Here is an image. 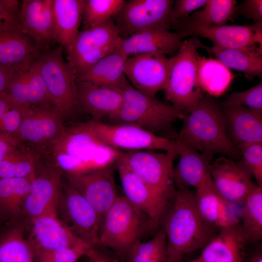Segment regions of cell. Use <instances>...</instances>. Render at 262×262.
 Returning <instances> with one entry per match:
<instances>
[{
  "label": "cell",
  "instance_id": "1",
  "mask_svg": "<svg viewBox=\"0 0 262 262\" xmlns=\"http://www.w3.org/2000/svg\"><path fill=\"white\" fill-rule=\"evenodd\" d=\"M172 200L163 228L167 262H181L186 255L202 249L218 228L202 217L196 206L194 193L189 188L178 189Z\"/></svg>",
  "mask_w": 262,
  "mask_h": 262
},
{
  "label": "cell",
  "instance_id": "2",
  "mask_svg": "<svg viewBox=\"0 0 262 262\" xmlns=\"http://www.w3.org/2000/svg\"><path fill=\"white\" fill-rule=\"evenodd\" d=\"M183 120L175 139L181 145L208 155L241 159V152L228 135L219 104L212 97L202 94L195 108Z\"/></svg>",
  "mask_w": 262,
  "mask_h": 262
},
{
  "label": "cell",
  "instance_id": "3",
  "mask_svg": "<svg viewBox=\"0 0 262 262\" xmlns=\"http://www.w3.org/2000/svg\"><path fill=\"white\" fill-rule=\"evenodd\" d=\"M119 151L105 146L85 123L65 128L45 153L49 161L66 173L84 171L113 164Z\"/></svg>",
  "mask_w": 262,
  "mask_h": 262
},
{
  "label": "cell",
  "instance_id": "4",
  "mask_svg": "<svg viewBox=\"0 0 262 262\" xmlns=\"http://www.w3.org/2000/svg\"><path fill=\"white\" fill-rule=\"evenodd\" d=\"M122 92L121 108L110 119L114 124L134 125L164 137L176 139L173 125L178 119H184L186 116L184 112L138 91L129 83Z\"/></svg>",
  "mask_w": 262,
  "mask_h": 262
},
{
  "label": "cell",
  "instance_id": "5",
  "mask_svg": "<svg viewBox=\"0 0 262 262\" xmlns=\"http://www.w3.org/2000/svg\"><path fill=\"white\" fill-rule=\"evenodd\" d=\"M147 230V216L124 196H119L103 216L97 247L112 250L124 262Z\"/></svg>",
  "mask_w": 262,
  "mask_h": 262
},
{
  "label": "cell",
  "instance_id": "6",
  "mask_svg": "<svg viewBox=\"0 0 262 262\" xmlns=\"http://www.w3.org/2000/svg\"><path fill=\"white\" fill-rule=\"evenodd\" d=\"M199 40L192 38L182 41L171 64L165 87V99L172 105L189 114L202 95L197 76V58Z\"/></svg>",
  "mask_w": 262,
  "mask_h": 262
},
{
  "label": "cell",
  "instance_id": "7",
  "mask_svg": "<svg viewBox=\"0 0 262 262\" xmlns=\"http://www.w3.org/2000/svg\"><path fill=\"white\" fill-rule=\"evenodd\" d=\"M63 49L59 45L45 50L35 61L50 103L65 117L76 108L77 77L63 58Z\"/></svg>",
  "mask_w": 262,
  "mask_h": 262
},
{
  "label": "cell",
  "instance_id": "8",
  "mask_svg": "<svg viewBox=\"0 0 262 262\" xmlns=\"http://www.w3.org/2000/svg\"><path fill=\"white\" fill-rule=\"evenodd\" d=\"M85 124L100 143L116 150L158 149L178 156L180 148L176 140L158 135L136 126L108 124L92 120Z\"/></svg>",
  "mask_w": 262,
  "mask_h": 262
},
{
  "label": "cell",
  "instance_id": "9",
  "mask_svg": "<svg viewBox=\"0 0 262 262\" xmlns=\"http://www.w3.org/2000/svg\"><path fill=\"white\" fill-rule=\"evenodd\" d=\"M122 39L112 18L101 24L79 32L66 49L67 63L76 77L113 52Z\"/></svg>",
  "mask_w": 262,
  "mask_h": 262
},
{
  "label": "cell",
  "instance_id": "10",
  "mask_svg": "<svg viewBox=\"0 0 262 262\" xmlns=\"http://www.w3.org/2000/svg\"><path fill=\"white\" fill-rule=\"evenodd\" d=\"M173 0H130L125 1L112 17L122 38L141 32L170 28Z\"/></svg>",
  "mask_w": 262,
  "mask_h": 262
},
{
  "label": "cell",
  "instance_id": "11",
  "mask_svg": "<svg viewBox=\"0 0 262 262\" xmlns=\"http://www.w3.org/2000/svg\"><path fill=\"white\" fill-rule=\"evenodd\" d=\"M170 27L185 37L195 35L208 38L213 46L220 48H262V22L247 25H203L183 18L172 22Z\"/></svg>",
  "mask_w": 262,
  "mask_h": 262
},
{
  "label": "cell",
  "instance_id": "12",
  "mask_svg": "<svg viewBox=\"0 0 262 262\" xmlns=\"http://www.w3.org/2000/svg\"><path fill=\"white\" fill-rule=\"evenodd\" d=\"M124 153L131 168L168 204L176 192L173 161L178 156L152 151L131 150Z\"/></svg>",
  "mask_w": 262,
  "mask_h": 262
},
{
  "label": "cell",
  "instance_id": "13",
  "mask_svg": "<svg viewBox=\"0 0 262 262\" xmlns=\"http://www.w3.org/2000/svg\"><path fill=\"white\" fill-rule=\"evenodd\" d=\"M64 118L51 103L28 107L14 137L40 154L45 153L63 132Z\"/></svg>",
  "mask_w": 262,
  "mask_h": 262
},
{
  "label": "cell",
  "instance_id": "14",
  "mask_svg": "<svg viewBox=\"0 0 262 262\" xmlns=\"http://www.w3.org/2000/svg\"><path fill=\"white\" fill-rule=\"evenodd\" d=\"M66 174L69 184L102 218L118 196L112 164L84 171Z\"/></svg>",
  "mask_w": 262,
  "mask_h": 262
},
{
  "label": "cell",
  "instance_id": "15",
  "mask_svg": "<svg viewBox=\"0 0 262 262\" xmlns=\"http://www.w3.org/2000/svg\"><path fill=\"white\" fill-rule=\"evenodd\" d=\"M58 201L53 203L31 221L32 227L27 241L34 255L60 247L75 246L85 242L73 233L59 217Z\"/></svg>",
  "mask_w": 262,
  "mask_h": 262
},
{
  "label": "cell",
  "instance_id": "16",
  "mask_svg": "<svg viewBox=\"0 0 262 262\" xmlns=\"http://www.w3.org/2000/svg\"><path fill=\"white\" fill-rule=\"evenodd\" d=\"M171 64V58L164 54H137L127 58L124 73L135 89L156 97L165 87Z\"/></svg>",
  "mask_w": 262,
  "mask_h": 262
},
{
  "label": "cell",
  "instance_id": "17",
  "mask_svg": "<svg viewBox=\"0 0 262 262\" xmlns=\"http://www.w3.org/2000/svg\"><path fill=\"white\" fill-rule=\"evenodd\" d=\"M59 200L64 223L77 237L97 247L102 217L70 184Z\"/></svg>",
  "mask_w": 262,
  "mask_h": 262
},
{
  "label": "cell",
  "instance_id": "18",
  "mask_svg": "<svg viewBox=\"0 0 262 262\" xmlns=\"http://www.w3.org/2000/svg\"><path fill=\"white\" fill-rule=\"evenodd\" d=\"M36 59L14 65L8 85L3 92L13 106L30 107L51 103Z\"/></svg>",
  "mask_w": 262,
  "mask_h": 262
},
{
  "label": "cell",
  "instance_id": "19",
  "mask_svg": "<svg viewBox=\"0 0 262 262\" xmlns=\"http://www.w3.org/2000/svg\"><path fill=\"white\" fill-rule=\"evenodd\" d=\"M124 196L141 210L149 219L154 230L168 204L164 202L131 168L124 152H119L115 161Z\"/></svg>",
  "mask_w": 262,
  "mask_h": 262
},
{
  "label": "cell",
  "instance_id": "20",
  "mask_svg": "<svg viewBox=\"0 0 262 262\" xmlns=\"http://www.w3.org/2000/svg\"><path fill=\"white\" fill-rule=\"evenodd\" d=\"M229 140L240 151L244 147L262 144V111L225 100L218 102Z\"/></svg>",
  "mask_w": 262,
  "mask_h": 262
},
{
  "label": "cell",
  "instance_id": "21",
  "mask_svg": "<svg viewBox=\"0 0 262 262\" xmlns=\"http://www.w3.org/2000/svg\"><path fill=\"white\" fill-rule=\"evenodd\" d=\"M53 0H23L19 13V27L44 51L54 41Z\"/></svg>",
  "mask_w": 262,
  "mask_h": 262
},
{
  "label": "cell",
  "instance_id": "22",
  "mask_svg": "<svg viewBox=\"0 0 262 262\" xmlns=\"http://www.w3.org/2000/svg\"><path fill=\"white\" fill-rule=\"evenodd\" d=\"M210 174L220 194L232 203L244 201L256 185L247 171L234 160L224 156L211 164Z\"/></svg>",
  "mask_w": 262,
  "mask_h": 262
},
{
  "label": "cell",
  "instance_id": "23",
  "mask_svg": "<svg viewBox=\"0 0 262 262\" xmlns=\"http://www.w3.org/2000/svg\"><path fill=\"white\" fill-rule=\"evenodd\" d=\"M61 170L48 160L32 180L22 214L31 221L42 214L61 196Z\"/></svg>",
  "mask_w": 262,
  "mask_h": 262
},
{
  "label": "cell",
  "instance_id": "24",
  "mask_svg": "<svg viewBox=\"0 0 262 262\" xmlns=\"http://www.w3.org/2000/svg\"><path fill=\"white\" fill-rule=\"evenodd\" d=\"M122 100L120 90L76 81V107L89 114L92 120L101 121L105 116L113 118L119 111Z\"/></svg>",
  "mask_w": 262,
  "mask_h": 262
},
{
  "label": "cell",
  "instance_id": "25",
  "mask_svg": "<svg viewBox=\"0 0 262 262\" xmlns=\"http://www.w3.org/2000/svg\"><path fill=\"white\" fill-rule=\"evenodd\" d=\"M184 37L182 33L167 29L146 31L122 38L115 50L128 57L144 53L171 55L177 52Z\"/></svg>",
  "mask_w": 262,
  "mask_h": 262
},
{
  "label": "cell",
  "instance_id": "26",
  "mask_svg": "<svg viewBox=\"0 0 262 262\" xmlns=\"http://www.w3.org/2000/svg\"><path fill=\"white\" fill-rule=\"evenodd\" d=\"M239 224L219 229L196 258L187 262H245L246 246Z\"/></svg>",
  "mask_w": 262,
  "mask_h": 262
},
{
  "label": "cell",
  "instance_id": "27",
  "mask_svg": "<svg viewBox=\"0 0 262 262\" xmlns=\"http://www.w3.org/2000/svg\"><path fill=\"white\" fill-rule=\"evenodd\" d=\"M196 207L203 219L218 229L237 225L239 220L232 203L218 192L211 177L196 189L194 193Z\"/></svg>",
  "mask_w": 262,
  "mask_h": 262
},
{
  "label": "cell",
  "instance_id": "28",
  "mask_svg": "<svg viewBox=\"0 0 262 262\" xmlns=\"http://www.w3.org/2000/svg\"><path fill=\"white\" fill-rule=\"evenodd\" d=\"M178 156L179 160L174 168V182L178 189L190 187L196 189L211 178L210 168L213 156L181 144Z\"/></svg>",
  "mask_w": 262,
  "mask_h": 262
},
{
  "label": "cell",
  "instance_id": "29",
  "mask_svg": "<svg viewBox=\"0 0 262 262\" xmlns=\"http://www.w3.org/2000/svg\"><path fill=\"white\" fill-rule=\"evenodd\" d=\"M128 57L114 50L77 77V80L113 87L122 91L129 83L124 73Z\"/></svg>",
  "mask_w": 262,
  "mask_h": 262
},
{
  "label": "cell",
  "instance_id": "30",
  "mask_svg": "<svg viewBox=\"0 0 262 262\" xmlns=\"http://www.w3.org/2000/svg\"><path fill=\"white\" fill-rule=\"evenodd\" d=\"M198 48L205 49L229 69L240 71L249 80L262 76V48L228 49L209 47L200 41Z\"/></svg>",
  "mask_w": 262,
  "mask_h": 262
},
{
  "label": "cell",
  "instance_id": "31",
  "mask_svg": "<svg viewBox=\"0 0 262 262\" xmlns=\"http://www.w3.org/2000/svg\"><path fill=\"white\" fill-rule=\"evenodd\" d=\"M85 0H53L54 41L67 49L72 44L82 21Z\"/></svg>",
  "mask_w": 262,
  "mask_h": 262
},
{
  "label": "cell",
  "instance_id": "32",
  "mask_svg": "<svg viewBox=\"0 0 262 262\" xmlns=\"http://www.w3.org/2000/svg\"><path fill=\"white\" fill-rule=\"evenodd\" d=\"M43 51L19 27L0 32V64L15 65L35 59Z\"/></svg>",
  "mask_w": 262,
  "mask_h": 262
},
{
  "label": "cell",
  "instance_id": "33",
  "mask_svg": "<svg viewBox=\"0 0 262 262\" xmlns=\"http://www.w3.org/2000/svg\"><path fill=\"white\" fill-rule=\"evenodd\" d=\"M197 76L201 91L211 97L223 95L229 87L234 75L217 59L206 58L198 53Z\"/></svg>",
  "mask_w": 262,
  "mask_h": 262
},
{
  "label": "cell",
  "instance_id": "34",
  "mask_svg": "<svg viewBox=\"0 0 262 262\" xmlns=\"http://www.w3.org/2000/svg\"><path fill=\"white\" fill-rule=\"evenodd\" d=\"M32 180L23 178L0 179V214L7 224L16 223L22 214Z\"/></svg>",
  "mask_w": 262,
  "mask_h": 262
},
{
  "label": "cell",
  "instance_id": "35",
  "mask_svg": "<svg viewBox=\"0 0 262 262\" xmlns=\"http://www.w3.org/2000/svg\"><path fill=\"white\" fill-rule=\"evenodd\" d=\"M40 154L18 143L0 164V179L23 178L33 180L40 164Z\"/></svg>",
  "mask_w": 262,
  "mask_h": 262
},
{
  "label": "cell",
  "instance_id": "36",
  "mask_svg": "<svg viewBox=\"0 0 262 262\" xmlns=\"http://www.w3.org/2000/svg\"><path fill=\"white\" fill-rule=\"evenodd\" d=\"M7 225L0 234V262H35L23 227L16 223Z\"/></svg>",
  "mask_w": 262,
  "mask_h": 262
},
{
  "label": "cell",
  "instance_id": "37",
  "mask_svg": "<svg viewBox=\"0 0 262 262\" xmlns=\"http://www.w3.org/2000/svg\"><path fill=\"white\" fill-rule=\"evenodd\" d=\"M243 202L240 231L247 244L258 243L262 238V186L256 185Z\"/></svg>",
  "mask_w": 262,
  "mask_h": 262
},
{
  "label": "cell",
  "instance_id": "38",
  "mask_svg": "<svg viewBox=\"0 0 262 262\" xmlns=\"http://www.w3.org/2000/svg\"><path fill=\"white\" fill-rule=\"evenodd\" d=\"M236 4L235 0H207L202 10L184 18L200 25H225L235 17Z\"/></svg>",
  "mask_w": 262,
  "mask_h": 262
},
{
  "label": "cell",
  "instance_id": "39",
  "mask_svg": "<svg viewBox=\"0 0 262 262\" xmlns=\"http://www.w3.org/2000/svg\"><path fill=\"white\" fill-rule=\"evenodd\" d=\"M124 0H85L81 31L101 24L121 9Z\"/></svg>",
  "mask_w": 262,
  "mask_h": 262
},
{
  "label": "cell",
  "instance_id": "40",
  "mask_svg": "<svg viewBox=\"0 0 262 262\" xmlns=\"http://www.w3.org/2000/svg\"><path fill=\"white\" fill-rule=\"evenodd\" d=\"M128 262H167L166 236L163 229L150 240L138 242L131 249Z\"/></svg>",
  "mask_w": 262,
  "mask_h": 262
},
{
  "label": "cell",
  "instance_id": "41",
  "mask_svg": "<svg viewBox=\"0 0 262 262\" xmlns=\"http://www.w3.org/2000/svg\"><path fill=\"white\" fill-rule=\"evenodd\" d=\"M91 246L82 242L75 246L42 252L34 255L35 262H77Z\"/></svg>",
  "mask_w": 262,
  "mask_h": 262
},
{
  "label": "cell",
  "instance_id": "42",
  "mask_svg": "<svg viewBox=\"0 0 262 262\" xmlns=\"http://www.w3.org/2000/svg\"><path fill=\"white\" fill-rule=\"evenodd\" d=\"M240 152L238 164L255 178L258 185L262 186V144L247 145Z\"/></svg>",
  "mask_w": 262,
  "mask_h": 262
},
{
  "label": "cell",
  "instance_id": "43",
  "mask_svg": "<svg viewBox=\"0 0 262 262\" xmlns=\"http://www.w3.org/2000/svg\"><path fill=\"white\" fill-rule=\"evenodd\" d=\"M226 100L242 105L246 108L262 111V82L245 91L232 93Z\"/></svg>",
  "mask_w": 262,
  "mask_h": 262
},
{
  "label": "cell",
  "instance_id": "44",
  "mask_svg": "<svg viewBox=\"0 0 262 262\" xmlns=\"http://www.w3.org/2000/svg\"><path fill=\"white\" fill-rule=\"evenodd\" d=\"M20 5L17 0H0V32L19 27Z\"/></svg>",
  "mask_w": 262,
  "mask_h": 262
},
{
  "label": "cell",
  "instance_id": "45",
  "mask_svg": "<svg viewBox=\"0 0 262 262\" xmlns=\"http://www.w3.org/2000/svg\"><path fill=\"white\" fill-rule=\"evenodd\" d=\"M28 108L14 106L10 109L0 120V132L14 137Z\"/></svg>",
  "mask_w": 262,
  "mask_h": 262
},
{
  "label": "cell",
  "instance_id": "46",
  "mask_svg": "<svg viewBox=\"0 0 262 262\" xmlns=\"http://www.w3.org/2000/svg\"><path fill=\"white\" fill-rule=\"evenodd\" d=\"M207 0H177L174 1L171 12V23L174 21L186 17L192 12L203 7Z\"/></svg>",
  "mask_w": 262,
  "mask_h": 262
},
{
  "label": "cell",
  "instance_id": "47",
  "mask_svg": "<svg viewBox=\"0 0 262 262\" xmlns=\"http://www.w3.org/2000/svg\"><path fill=\"white\" fill-rule=\"evenodd\" d=\"M236 15L253 20L255 23L262 22V0H245L235 7Z\"/></svg>",
  "mask_w": 262,
  "mask_h": 262
},
{
  "label": "cell",
  "instance_id": "48",
  "mask_svg": "<svg viewBox=\"0 0 262 262\" xmlns=\"http://www.w3.org/2000/svg\"><path fill=\"white\" fill-rule=\"evenodd\" d=\"M87 262H124L119 258L112 256L98 247H90L85 255Z\"/></svg>",
  "mask_w": 262,
  "mask_h": 262
},
{
  "label": "cell",
  "instance_id": "49",
  "mask_svg": "<svg viewBox=\"0 0 262 262\" xmlns=\"http://www.w3.org/2000/svg\"><path fill=\"white\" fill-rule=\"evenodd\" d=\"M18 143L14 137L0 132V164L6 155Z\"/></svg>",
  "mask_w": 262,
  "mask_h": 262
},
{
  "label": "cell",
  "instance_id": "50",
  "mask_svg": "<svg viewBox=\"0 0 262 262\" xmlns=\"http://www.w3.org/2000/svg\"><path fill=\"white\" fill-rule=\"evenodd\" d=\"M14 65L0 64V94L5 90L8 85Z\"/></svg>",
  "mask_w": 262,
  "mask_h": 262
},
{
  "label": "cell",
  "instance_id": "51",
  "mask_svg": "<svg viewBox=\"0 0 262 262\" xmlns=\"http://www.w3.org/2000/svg\"><path fill=\"white\" fill-rule=\"evenodd\" d=\"M14 107L8 100L3 93L0 94V120L5 114Z\"/></svg>",
  "mask_w": 262,
  "mask_h": 262
},
{
  "label": "cell",
  "instance_id": "52",
  "mask_svg": "<svg viewBox=\"0 0 262 262\" xmlns=\"http://www.w3.org/2000/svg\"><path fill=\"white\" fill-rule=\"evenodd\" d=\"M246 262H262V252L255 253Z\"/></svg>",
  "mask_w": 262,
  "mask_h": 262
},
{
  "label": "cell",
  "instance_id": "53",
  "mask_svg": "<svg viewBox=\"0 0 262 262\" xmlns=\"http://www.w3.org/2000/svg\"><path fill=\"white\" fill-rule=\"evenodd\" d=\"M2 221H4V219L2 218V217H1V216L0 214V222H1Z\"/></svg>",
  "mask_w": 262,
  "mask_h": 262
}]
</instances>
